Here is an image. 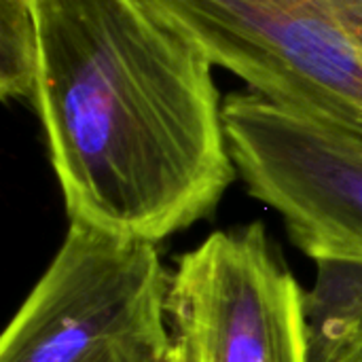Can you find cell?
Returning a JSON list of instances; mask_svg holds the SVG:
<instances>
[{
	"mask_svg": "<svg viewBox=\"0 0 362 362\" xmlns=\"http://www.w3.org/2000/svg\"><path fill=\"white\" fill-rule=\"evenodd\" d=\"M38 64L34 0H0V91L32 100Z\"/></svg>",
	"mask_w": 362,
	"mask_h": 362,
	"instance_id": "7",
	"label": "cell"
},
{
	"mask_svg": "<svg viewBox=\"0 0 362 362\" xmlns=\"http://www.w3.org/2000/svg\"><path fill=\"white\" fill-rule=\"evenodd\" d=\"M32 104L70 221L159 244L238 176L212 59L142 0H34Z\"/></svg>",
	"mask_w": 362,
	"mask_h": 362,
	"instance_id": "1",
	"label": "cell"
},
{
	"mask_svg": "<svg viewBox=\"0 0 362 362\" xmlns=\"http://www.w3.org/2000/svg\"><path fill=\"white\" fill-rule=\"evenodd\" d=\"M303 295L263 223L214 231L170 272L168 362H310Z\"/></svg>",
	"mask_w": 362,
	"mask_h": 362,
	"instance_id": "4",
	"label": "cell"
},
{
	"mask_svg": "<svg viewBox=\"0 0 362 362\" xmlns=\"http://www.w3.org/2000/svg\"><path fill=\"white\" fill-rule=\"evenodd\" d=\"M337 362H362V329L356 335V339L350 344V348L344 352V356Z\"/></svg>",
	"mask_w": 362,
	"mask_h": 362,
	"instance_id": "8",
	"label": "cell"
},
{
	"mask_svg": "<svg viewBox=\"0 0 362 362\" xmlns=\"http://www.w3.org/2000/svg\"><path fill=\"white\" fill-rule=\"evenodd\" d=\"M229 151L252 197L318 259L362 261V136L259 93L223 104Z\"/></svg>",
	"mask_w": 362,
	"mask_h": 362,
	"instance_id": "5",
	"label": "cell"
},
{
	"mask_svg": "<svg viewBox=\"0 0 362 362\" xmlns=\"http://www.w3.org/2000/svg\"><path fill=\"white\" fill-rule=\"evenodd\" d=\"M255 93L362 136V19L346 0H142Z\"/></svg>",
	"mask_w": 362,
	"mask_h": 362,
	"instance_id": "3",
	"label": "cell"
},
{
	"mask_svg": "<svg viewBox=\"0 0 362 362\" xmlns=\"http://www.w3.org/2000/svg\"><path fill=\"white\" fill-rule=\"evenodd\" d=\"M303 316L308 361H339L362 329V261L318 259Z\"/></svg>",
	"mask_w": 362,
	"mask_h": 362,
	"instance_id": "6",
	"label": "cell"
},
{
	"mask_svg": "<svg viewBox=\"0 0 362 362\" xmlns=\"http://www.w3.org/2000/svg\"><path fill=\"white\" fill-rule=\"evenodd\" d=\"M168 286L155 242L70 221L2 335L0 362H165Z\"/></svg>",
	"mask_w": 362,
	"mask_h": 362,
	"instance_id": "2",
	"label": "cell"
},
{
	"mask_svg": "<svg viewBox=\"0 0 362 362\" xmlns=\"http://www.w3.org/2000/svg\"><path fill=\"white\" fill-rule=\"evenodd\" d=\"M165 362H168V361H165Z\"/></svg>",
	"mask_w": 362,
	"mask_h": 362,
	"instance_id": "9",
	"label": "cell"
}]
</instances>
